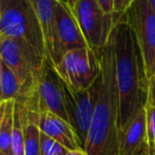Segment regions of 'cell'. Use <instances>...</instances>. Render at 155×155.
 <instances>
[{
	"instance_id": "6da1fadb",
	"label": "cell",
	"mask_w": 155,
	"mask_h": 155,
	"mask_svg": "<svg viewBox=\"0 0 155 155\" xmlns=\"http://www.w3.org/2000/svg\"><path fill=\"white\" fill-rule=\"evenodd\" d=\"M101 73L93 119L84 146L87 155H119L120 107L112 41L99 53Z\"/></svg>"
},
{
	"instance_id": "7a4b0ae2",
	"label": "cell",
	"mask_w": 155,
	"mask_h": 155,
	"mask_svg": "<svg viewBox=\"0 0 155 155\" xmlns=\"http://www.w3.org/2000/svg\"><path fill=\"white\" fill-rule=\"evenodd\" d=\"M111 41L115 54V71L123 127L147 104L148 78L139 45L124 16L115 25Z\"/></svg>"
},
{
	"instance_id": "3957f363",
	"label": "cell",
	"mask_w": 155,
	"mask_h": 155,
	"mask_svg": "<svg viewBox=\"0 0 155 155\" xmlns=\"http://www.w3.org/2000/svg\"><path fill=\"white\" fill-rule=\"evenodd\" d=\"M0 35L21 45L40 69L48 62L42 30L32 0H0Z\"/></svg>"
},
{
	"instance_id": "277c9868",
	"label": "cell",
	"mask_w": 155,
	"mask_h": 155,
	"mask_svg": "<svg viewBox=\"0 0 155 155\" xmlns=\"http://www.w3.org/2000/svg\"><path fill=\"white\" fill-rule=\"evenodd\" d=\"M71 8L89 48L99 54L110 42L117 23L114 15L104 12L97 0H76Z\"/></svg>"
},
{
	"instance_id": "5b68a950",
	"label": "cell",
	"mask_w": 155,
	"mask_h": 155,
	"mask_svg": "<svg viewBox=\"0 0 155 155\" xmlns=\"http://www.w3.org/2000/svg\"><path fill=\"white\" fill-rule=\"evenodd\" d=\"M53 68L60 79L76 91L92 87L101 73L99 54L89 47L65 53Z\"/></svg>"
},
{
	"instance_id": "8992f818",
	"label": "cell",
	"mask_w": 155,
	"mask_h": 155,
	"mask_svg": "<svg viewBox=\"0 0 155 155\" xmlns=\"http://www.w3.org/2000/svg\"><path fill=\"white\" fill-rule=\"evenodd\" d=\"M124 17L135 35L149 79L155 73V12L148 0H134Z\"/></svg>"
},
{
	"instance_id": "52a82bcc",
	"label": "cell",
	"mask_w": 155,
	"mask_h": 155,
	"mask_svg": "<svg viewBox=\"0 0 155 155\" xmlns=\"http://www.w3.org/2000/svg\"><path fill=\"white\" fill-rule=\"evenodd\" d=\"M99 79L100 76L92 87L82 91L72 90L63 82L64 106L68 119L75 131L84 150L97 102Z\"/></svg>"
},
{
	"instance_id": "ba28073f",
	"label": "cell",
	"mask_w": 155,
	"mask_h": 155,
	"mask_svg": "<svg viewBox=\"0 0 155 155\" xmlns=\"http://www.w3.org/2000/svg\"><path fill=\"white\" fill-rule=\"evenodd\" d=\"M32 112H51L69 121L64 106L63 81L48 61L39 76Z\"/></svg>"
},
{
	"instance_id": "9c48e42d",
	"label": "cell",
	"mask_w": 155,
	"mask_h": 155,
	"mask_svg": "<svg viewBox=\"0 0 155 155\" xmlns=\"http://www.w3.org/2000/svg\"><path fill=\"white\" fill-rule=\"evenodd\" d=\"M56 55L52 67L56 65L65 53L76 49L88 48L71 6L56 0Z\"/></svg>"
},
{
	"instance_id": "30bf717a",
	"label": "cell",
	"mask_w": 155,
	"mask_h": 155,
	"mask_svg": "<svg viewBox=\"0 0 155 155\" xmlns=\"http://www.w3.org/2000/svg\"><path fill=\"white\" fill-rule=\"evenodd\" d=\"M25 110L27 116L37 124L41 133L53 138L69 151L82 149L79 139L69 121L51 112H32L25 108Z\"/></svg>"
},
{
	"instance_id": "8fae6325",
	"label": "cell",
	"mask_w": 155,
	"mask_h": 155,
	"mask_svg": "<svg viewBox=\"0 0 155 155\" xmlns=\"http://www.w3.org/2000/svg\"><path fill=\"white\" fill-rule=\"evenodd\" d=\"M146 107L136 112L121 127L119 134V155H148Z\"/></svg>"
},
{
	"instance_id": "7c38bea8",
	"label": "cell",
	"mask_w": 155,
	"mask_h": 155,
	"mask_svg": "<svg viewBox=\"0 0 155 155\" xmlns=\"http://www.w3.org/2000/svg\"><path fill=\"white\" fill-rule=\"evenodd\" d=\"M32 3L42 30L48 61L52 64L56 55V0H32Z\"/></svg>"
},
{
	"instance_id": "4fadbf2b",
	"label": "cell",
	"mask_w": 155,
	"mask_h": 155,
	"mask_svg": "<svg viewBox=\"0 0 155 155\" xmlns=\"http://www.w3.org/2000/svg\"><path fill=\"white\" fill-rule=\"evenodd\" d=\"M0 93L3 101L19 100L23 96V88L20 80L15 73L3 62L1 80H0Z\"/></svg>"
},
{
	"instance_id": "5bb4252c",
	"label": "cell",
	"mask_w": 155,
	"mask_h": 155,
	"mask_svg": "<svg viewBox=\"0 0 155 155\" xmlns=\"http://www.w3.org/2000/svg\"><path fill=\"white\" fill-rule=\"evenodd\" d=\"M15 100L5 101L4 114L0 124V150L6 155H13L12 136L14 127Z\"/></svg>"
},
{
	"instance_id": "9a60e30c",
	"label": "cell",
	"mask_w": 155,
	"mask_h": 155,
	"mask_svg": "<svg viewBox=\"0 0 155 155\" xmlns=\"http://www.w3.org/2000/svg\"><path fill=\"white\" fill-rule=\"evenodd\" d=\"M18 102V101H17ZM20 104V102H19ZM23 111V132H25V155H41L40 151V130L37 124L27 116Z\"/></svg>"
},
{
	"instance_id": "2e32d148",
	"label": "cell",
	"mask_w": 155,
	"mask_h": 155,
	"mask_svg": "<svg viewBox=\"0 0 155 155\" xmlns=\"http://www.w3.org/2000/svg\"><path fill=\"white\" fill-rule=\"evenodd\" d=\"M13 155H25V132H23V111L21 104L15 101L14 127L12 136Z\"/></svg>"
},
{
	"instance_id": "e0dca14e",
	"label": "cell",
	"mask_w": 155,
	"mask_h": 155,
	"mask_svg": "<svg viewBox=\"0 0 155 155\" xmlns=\"http://www.w3.org/2000/svg\"><path fill=\"white\" fill-rule=\"evenodd\" d=\"M40 151L41 155H67L69 150L62 145L40 132Z\"/></svg>"
},
{
	"instance_id": "ac0fdd59",
	"label": "cell",
	"mask_w": 155,
	"mask_h": 155,
	"mask_svg": "<svg viewBox=\"0 0 155 155\" xmlns=\"http://www.w3.org/2000/svg\"><path fill=\"white\" fill-rule=\"evenodd\" d=\"M146 113L149 155H155V107L146 104Z\"/></svg>"
},
{
	"instance_id": "d6986e66",
	"label": "cell",
	"mask_w": 155,
	"mask_h": 155,
	"mask_svg": "<svg viewBox=\"0 0 155 155\" xmlns=\"http://www.w3.org/2000/svg\"><path fill=\"white\" fill-rule=\"evenodd\" d=\"M134 0H114V18L118 22L120 18L126 14V12L129 10L131 4Z\"/></svg>"
},
{
	"instance_id": "ffe728a7",
	"label": "cell",
	"mask_w": 155,
	"mask_h": 155,
	"mask_svg": "<svg viewBox=\"0 0 155 155\" xmlns=\"http://www.w3.org/2000/svg\"><path fill=\"white\" fill-rule=\"evenodd\" d=\"M147 104L155 107V73L148 79Z\"/></svg>"
},
{
	"instance_id": "44dd1931",
	"label": "cell",
	"mask_w": 155,
	"mask_h": 155,
	"mask_svg": "<svg viewBox=\"0 0 155 155\" xmlns=\"http://www.w3.org/2000/svg\"><path fill=\"white\" fill-rule=\"evenodd\" d=\"M104 11L108 14H113L114 12V0H97ZM114 15V14H113Z\"/></svg>"
},
{
	"instance_id": "7402d4cb",
	"label": "cell",
	"mask_w": 155,
	"mask_h": 155,
	"mask_svg": "<svg viewBox=\"0 0 155 155\" xmlns=\"http://www.w3.org/2000/svg\"><path fill=\"white\" fill-rule=\"evenodd\" d=\"M67 155H87V152L84 150H73V151H69Z\"/></svg>"
},
{
	"instance_id": "603a6c76",
	"label": "cell",
	"mask_w": 155,
	"mask_h": 155,
	"mask_svg": "<svg viewBox=\"0 0 155 155\" xmlns=\"http://www.w3.org/2000/svg\"><path fill=\"white\" fill-rule=\"evenodd\" d=\"M4 108H5V101H3V102H1V104H0V124H1L2 118H3Z\"/></svg>"
},
{
	"instance_id": "cb8c5ba5",
	"label": "cell",
	"mask_w": 155,
	"mask_h": 155,
	"mask_svg": "<svg viewBox=\"0 0 155 155\" xmlns=\"http://www.w3.org/2000/svg\"><path fill=\"white\" fill-rule=\"evenodd\" d=\"M58 1H60V2H63V3H65V4H68L69 6H73L74 5V3H75V1L76 0H58Z\"/></svg>"
},
{
	"instance_id": "d4e9b609",
	"label": "cell",
	"mask_w": 155,
	"mask_h": 155,
	"mask_svg": "<svg viewBox=\"0 0 155 155\" xmlns=\"http://www.w3.org/2000/svg\"><path fill=\"white\" fill-rule=\"evenodd\" d=\"M2 69H3V60H2V57H1V55H0V80H1Z\"/></svg>"
},
{
	"instance_id": "484cf974",
	"label": "cell",
	"mask_w": 155,
	"mask_h": 155,
	"mask_svg": "<svg viewBox=\"0 0 155 155\" xmlns=\"http://www.w3.org/2000/svg\"><path fill=\"white\" fill-rule=\"evenodd\" d=\"M149 1V3H150V5H151V8L154 10V12H155V0H148Z\"/></svg>"
},
{
	"instance_id": "4316f807",
	"label": "cell",
	"mask_w": 155,
	"mask_h": 155,
	"mask_svg": "<svg viewBox=\"0 0 155 155\" xmlns=\"http://www.w3.org/2000/svg\"><path fill=\"white\" fill-rule=\"evenodd\" d=\"M1 102H3V100H2V97H1V93H0V104Z\"/></svg>"
},
{
	"instance_id": "83f0119b",
	"label": "cell",
	"mask_w": 155,
	"mask_h": 155,
	"mask_svg": "<svg viewBox=\"0 0 155 155\" xmlns=\"http://www.w3.org/2000/svg\"><path fill=\"white\" fill-rule=\"evenodd\" d=\"M0 155H6V154H4V153H3V152H2V151H1V150H0Z\"/></svg>"
},
{
	"instance_id": "f1b7e54d",
	"label": "cell",
	"mask_w": 155,
	"mask_h": 155,
	"mask_svg": "<svg viewBox=\"0 0 155 155\" xmlns=\"http://www.w3.org/2000/svg\"><path fill=\"white\" fill-rule=\"evenodd\" d=\"M0 18H1V6H0Z\"/></svg>"
},
{
	"instance_id": "f546056e",
	"label": "cell",
	"mask_w": 155,
	"mask_h": 155,
	"mask_svg": "<svg viewBox=\"0 0 155 155\" xmlns=\"http://www.w3.org/2000/svg\"><path fill=\"white\" fill-rule=\"evenodd\" d=\"M148 155H149V154H148Z\"/></svg>"
}]
</instances>
